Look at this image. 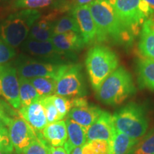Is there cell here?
Masks as SVG:
<instances>
[{"label":"cell","mask_w":154,"mask_h":154,"mask_svg":"<svg viewBox=\"0 0 154 154\" xmlns=\"http://www.w3.org/2000/svg\"><path fill=\"white\" fill-rule=\"evenodd\" d=\"M98 30L97 42L127 46L134 37L121 24L109 0H94L88 5Z\"/></svg>","instance_id":"6da1fadb"},{"label":"cell","mask_w":154,"mask_h":154,"mask_svg":"<svg viewBox=\"0 0 154 154\" xmlns=\"http://www.w3.org/2000/svg\"><path fill=\"white\" fill-rule=\"evenodd\" d=\"M136 91L131 74L123 66L119 67L96 91V99L109 106L120 105Z\"/></svg>","instance_id":"7a4b0ae2"},{"label":"cell","mask_w":154,"mask_h":154,"mask_svg":"<svg viewBox=\"0 0 154 154\" xmlns=\"http://www.w3.org/2000/svg\"><path fill=\"white\" fill-rule=\"evenodd\" d=\"M42 17L38 10L22 9L9 14L0 22V38L10 47L22 45L34 23Z\"/></svg>","instance_id":"3957f363"},{"label":"cell","mask_w":154,"mask_h":154,"mask_svg":"<svg viewBox=\"0 0 154 154\" xmlns=\"http://www.w3.org/2000/svg\"><path fill=\"white\" fill-rule=\"evenodd\" d=\"M118 56L106 46L96 45L88 51L86 68L92 88L95 91L112 73L118 69Z\"/></svg>","instance_id":"277c9868"},{"label":"cell","mask_w":154,"mask_h":154,"mask_svg":"<svg viewBox=\"0 0 154 154\" xmlns=\"http://www.w3.org/2000/svg\"><path fill=\"white\" fill-rule=\"evenodd\" d=\"M116 131L123 133L133 138L140 139L146 134L149 120L143 107L129 103L120 108L112 116Z\"/></svg>","instance_id":"5b68a950"},{"label":"cell","mask_w":154,"mask_h":154,"mask_svg":"<svg viewBox=\"0 0 154 154\" xmlns=\"http://www.w3.org/2000/svg\"><path fill=\"white\" fill-rule=\"evenodd\" d=\"M124 28L135 38L153 14L143 0H109Z\"/></svg>","instance_id":"8992f818"},{"label":"cell","mask_w":154,"mask_h":154,"mask_svg":"<svg viewBox=\"0 0 154 154\" xmlns=\"http://www.w3.org/2000/svg\"><path fill=\"white\" fill-rule=\"evenodd\" d=\"M68 64L45 62L26 54H20L14 61V67L18 76L28 79L36 77H47L57 81Z\"/></svg>","instance_id":"52a82bcc"},{"label":"cell","mask_w":154,"mask_h":154,"mask_svg":"<svg viewBox=\"0 0 154 154\" xmlns=\"http://www.w3.org/2000/svg\"><path fill=\"white\" fill-rule=\"evenodd\" d=\"M86 93L82 66L76 63H69L56 81L54 94L66 98H76L84 97Z\"/></svg>","instance_id":"ba28073f"},{"label":"cell","mask_w":154,"mask_h":154,"mask_svg":"<svg viewBox=\"0 0 154 154\" xmlns=\"http://www.w3.org/2000/svg\"><path fill=\"white\" fill-rule=\"evenodd\" d=\"M21 49L26 55L39 61L52 63H69L74 56L62 52L49 41H36L26 38L21 45Z\"/></svg>","instance_id":"9c48e42d"},{"label":"cell","mask_w":154,"mask_h":154,"mask_svg":"<svg viewBox=\"0 0 154 154\" xmlns=\"http://www.w3.org/2000/svg\"><path fill=\"white\" fill-rule=\"evenodd\" d=\"M0 96L16 109L21 107L19 76L10 63L0 65Z\"/></svg>","instance_id":"30bf717a"},{"label":"cell","mask_w":154,"mask_h":154,"mask_svg":"<svg viewBox=\"0 0 154 154\" xmlns=\"http://www.w3.org/2000/svg\"><path fill=\"white\" fill-rule=\"evenodd\" d=\"M7 129L11 144L17 154H22L37 138V134L34 128L21 116L11 118Z\"/></svg>","instance_id":"8fae6325"},{"label":"cell","mask_w":154,"mask_h":154,"mask_svg":"<svg viewBox=\"0 0 154 154\" xmlns=\"http://www.w3.org/2000/svg\"><path fill=\"white\" fill-rule=\"evenodd\" d=\"M71 14L76 19L81 36L85 44L97 42L98 30L88 5L74 6Z\"/></svg>","instance_id":"7c38bea8"},{"label":"cell","mask_w":154,"mask_h":154,"mask_svg":"<svg viewBox=\"0 0 154 154\" xmlns=\"http://www.w3.org/2000/svg\"><path fill=\"white\" fill-rule=\"evenodd\" d=\"M65 8L57 9L49 14L42 16L32 26L29 34V39L36 41H49L54 36V29L59 15Z\"/></svg>","instance_id":"4fadbf2b"},{"label":"cell","mask_w":154,"mask_h":154,"mask_svg":"<svg viewBox=\"0 0 154 154\" xmlns=\"http://www.w3.org/2000/svg\"><path fill=\"white\" fill-rule=\"evenodd\" d=\"M116 131L112 116L103 111L97 120L86 129V138L87 141L101 140L111 142Z\"/></svg>","instance_id":"5bb4252c"},{"label":"cell","mask_w":154,"mask_h":154,"mask_svg":"<svg viewBox=\"0 0 154 154\" xmlns=\"http://www.w3.org/2000/svg\"><path fill=\"white\" fill-rule=\"evenodd\" d=\"M19 114L36 132H41L48 125L45 111L39 101L26 106H21L19 109Z\"/></svg>","instance_id":"9a60e30c"},{"label":"cell","mask_w":154,"mask_h":154,"mask_svg":"<svg viewBox=\"0 0 154 154\" xmlns=\"http://www.w3.org/2000/svg\"><path fill=\"white\" fill-rule=\"evenodd\" d=\"M51 41L61 51L74 56L86 45L81 34L76 32L54 34Z\"/></svg>","instance_id":"2e32d148"},{"label":"cell","mask_w":154,"mask_h":154,"mask_svg":"<svg viewBox=\"0 0 154 154\" xmlns=\"http://www.w3.org/2000/svg\"><path fill=\"white\" fill-rule=\"evenodd\" d=\"M102 112L103 110L99 107L87 103L84 106L73 107L68 113V118L87 129L97 120Z\"/></svg>","instance_id":"e0dca14e"},{"label":"cell","mask_w":154,"mask_h":154,"mask_svg":"<svg viewBox=\"0 0 154 154\" xmlns=\"http://www.w3.org/2000/svg\"><path fill=\"white\" fill-rule=\"evenodd\" d=\"M66 124L68 136L63 149L67 153L71 154L74 149L82 147L86 143V128L69 118L66 119Z\"/></svg>","instance_id":"ac0fdd59"},{"label":"cell","mask_w":154,"mask_h":154,"mask_svg":"<svg viewBox=\"0 0 154 154\" xmlns=\"http://www.w3.org/2000/svg\"><path fill=\"white\" fill-rule=\"evenodd\" d=\"M138 47L143 57L154 59V14L149 17L142 26Z\"/></svg>","instance_id":"d6986e66"},{"label":"cell","mask_w":154,"mask_h":154,"mask_svg":"<svg viewBox=\"0 0 154 154\" xmlns=\"http://www.w3.org/2000/svg\"><path fill=\"white\" fill-rule=\"evenodd\" d=\"M44 139L51 146H63L67 140V128L66 121L61 120L48 124L41 131Z\"/></svg>","instance_id":"ffe728a7"},{"label":"cell","mask_w":154,"mask_h":154,"mask_svg":"<svg viewBox=\"0 0 154 154\" xmlns=\"http://www.w3.org/2000/svg\"><path fill=\"white\" fill-rule=\"evenodd\" d=\"M136 73L140 88L154 91V59L146 57L138 59Z\"/></svg>","instance_id":"44dd1931"},{"label":"cell","mask_w":154,"mask_h":154,"mask_svg":"<svg viewBox=\"0 0 154 154\" xmlns=\"http://www.w3.org/2000/svg\"><path fill=\"white\" fill-rule=\"evenodd\" d=\"M140 139L133 138L123 133L116 131L111 141V154H125L137 145Z\"/></svg>","instance_id":"7402d4cb"},{"label":"cell","mask_w":154,"mask_h":154,"mask_svg":"<svg viewBox=\"0 0 154 154\" xmlns=\"http://www.w3.org/2000/svg\"><path fill=\"white\" fill-rule=\"evenodd\" d=\"M19 97L21 106H26L41 99V96L32 85L30 80L19 76Z\"/></svg>","instance_id":"603a6c76"},{"label":"cell","mask_w":154,"mask_h":154,"mask_svg":"<svg viewBox=\"0 0 154 154\" xmlns=\"http://www.w3.org/2000/svg\"><path fill=\"white\" fill-rule=\"evenodd\" d=\"M30 82L42 98L54 94L56 80L47 77H36L30 79Z\"/></svg>","instance_id":"cb8c5ba5"},{"label":"cell","mask_w":154,"mask_h":154,"mask_svg":"<svg viewBox=\"0 0 154 154\" xmlns=\"http://www.w3.org/2000/svg\"><path fill=\"white\" fill-rule=\"evenodd\" d=\"M66 32H76L80 34L78 24L72 14L59 17L54 29V35Z\"/></svg>","instance_id":"d4e9b609"},{"label":"cell","mask_w":154,"mask_h":154,"mask_svg":"<svg viewBox=\"0 0 154 154\" xmlns=\"http://www.w3.org/2000/svg\"><path fill=\"white\" fill-rule=\"evenodd\" d=\"M83 154H111V142L101 140L86 141L82 147Z\"/></svg>","instance_id":"484cf974"},{"label":"cell","mask_w":154,"mask_h":154,"mask_svg":"<svg viewBox=\"0 0 154 154\" xmlns=\"http://www.w3.org/2000/svg\"><path fill=\"white\" fill-rule=\"evenodd\" d=\"M57 4L58 0H16L14 6L17 8L38 10L57 6Z\"/></svg>","instance_id":"4316f807"},{"label":"cell","mask_w":154,"mask_h":154,"mask_svg":"<svg viewBox=\"0 0 154 154\" xmlns=\"http://www.w3.org/2000/svg\"><path fill=\"white\" fill-rule=\"evenodd\" d=\"M134 154H154V128L139 140L134 148Z\"/></svg>","instance_id":"83f0119b"},{"label":"cell","mask_w":154,"mask_h":154,"mask_svg":"<svg viewBox=\"0 0 154 154\" xmlns=\"http://www.w3.org/2000/svg\"><path fill=\"white\" fill-rule=\"evenodd\" d=\"M51 146L44 139L41 133L37 134V138L25 149L22 154H49Z\"/></svg>","instance_id":"f1b7e54d"},{"label":"cell","mask_w":154,"mask_h":154,"mask_svg":"<svg viewBox=\"0 0 154 154\" xmlns=\"http://www.w3.org/2000/svg\"><path fill=\"white\" fill-rule=\"evenodd\" d=\"M39 101L44 108V111H45L48 124H51V123L62 120L57 109L54 104L52 100L51 99V96L41 98Z\"/></svg>","instance_id":"f546056e"},{"label":"cell","mask_w":154,"mask_h":154,"mask_svg":"<svg viewBox=\"0 0 154 154\" xmlns=\"http://www.w3.org/2000/svg\"><path fill=\"white\" fill-rule=\"evenodd\" d=\"M51 99L59 111L61 119L63 120V118L68 115L69 112L72 109V98H66L54 94L51 96Z\"/></svg>","instance_id":"4dcf8cb0"},{"label":"cell","mask_w":154,"mask_h":154,"mask_svg":"<svg viewBox=\"0 0 154 154\" xmlns=\"http://www.w3.org/2000/svg\"><path fill=\"white\" fill-rule=\"evenodd\" d=\"M15 56L14 48L10 47L0 38V65L9 63Z\"/></svg>","instance_id":"1f68e13d"},{"label":"cell","mask_w":154,"mask_h":154,"mask_svg":"<svg viewBox=\"0 0 154 154\" xmlns=\"http://www.w3.org/2000/svg\"><path fill=\"white\" fill-rule=\"evenodd\" d=\"M14 147L9 136L8 129H0V151L7 153H13Z\"/></svg>","instance_id":"d6a6232c"},{"label":"cell","mask_w":154,"mask_h":154,"mask_svg":"<svg viewBox=\"0 0 154 154\" xmlns=\"http://www.w3.org/2000/svg\"><path fill=\"white\" fill-rule=\"evenodd\" d=\"M11 119V117L5 110V106L0 101V129L7 128Z\"/></svg>","instance_id":"836d02e7"},{"label":"cell","mask_w":154,"mask_h":154,"mask_svg":"<svg viewBox=\"0 0 154 154\" xmlns=\"http://www.w3.org/2000/svg\"><path fill=\"white\" fill-rule=\"evenodd\" d=\"M49 154H68L63 147L61 146V147H53L51 146L50 148Z\"/></svg>","instance_id":"e575fe53"},{"label":"cell","mask_w":154,"mask_h":154,"mask_svg":"<svg viewBox=\"0 0 154 154\" xmlns=\"http://www.w3.org/2000/svg\"><path fill=\"white\" fill-rule=\"evenodd\" d=\"M94 0H74V6L89 5Z\"/></svg>","instance_id":"d590c367"},{"label":"cell","mask_w":154,"mask_h":154,"mask_svg":"<svg viewBox=\"0 0 154 154\" xmlns=\"http://www.w3.org/2000/svg\"><path fill=\"white\" fill-rule=\"evenodd\" d=\"M143 1L147 4L152 13L154 14V0H143Z\"/></svg>","instance_id":"8d00e7d4"},{"label":"cell","mask_w":154,"mask_h":154,"mask_svg":"<svg viewBox=\"0 0 154 154\" xmlns=\"http://www.w3.org/2000/svg\"><path fill=\"white\" fill-rule=\"evenodd\" d=\"M71 154H83L82 151V147H77L73 150Z\"/></svg>","instance_id":"74e56055"},{"label":"cell","mask_w":154,"mask_h":154,"mask_svg":"<svg viewBox=\"0 0 154 154\" xmlns=\"http://www.w3.org/2000/svg\"><path fill=\"white\" fill-rule=\"evenodd\" d=\"M125 154H134V149H132L131 151H130L129 152H128V153H126Z\"/></svg>","instance_id":"f35d334b"},{"label":"cell","mask_w":154,"mask_h":154,"mask_svg":"<svg viewBox=\"0 0 154 154\" xmlns=\"http://www.w3.org/2000/svg\"><path fill=\"white\" fill-rule=\"evenodd\" d=\"M0 154H12V153H4V152L0 151Z\"/></svg>","instance_id":"ab89813d"}]
</instances>
